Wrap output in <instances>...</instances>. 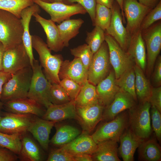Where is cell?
I'll list each match as a JSON object with an SVG mask.
<instances>
[{
	"instance_id": "54",
	"label": "cell",
	"mask_w": 161,
	"mask_h": 161,
	"mask_svg": "<svg viewBox=\"0 0 161 161\" xmlns=\"http://www.w3.org/2000/svg\"><path fill=\"white\" fill-rule=\"evenodd\" d=\"M116 1L119 5L120 9L121 11V15L123 18V22L124 23H126L125 18L124 17V13L123 9V0H116Z\"/></svg>"
},
{
	"instance_id": "53",
	"label": "cell",
	"mask_w": 161,
	"mask_h": 161,
	"mask_svg": "<svg viewBox=\"0 0 161 161\" xmlns=\"http://www.w3.org/2000/svg\"><path fill=\"white\" fill-rule=\"evenodd\" d=\"M5 49L3 44L0 42V71L2 70V61Z\"/></svg>"
},
{
	"instance_id": "28",
	"label": "cell",
	"mask_w": 161,
	"mask_h": 161,
	"mask_svg": "<svg viewBox=\"0 0 161 161\" xmlns=\"http://www.w3.org/2000/svg\"><path fill=\"white\" fill-rule=\"evenodd\" d=\"M138 148V160L161 161V147L155 139L148 138L143 140Z\"/></svg>"
},
{
	"instance_id": "5",
	"label": "cell",
	"mask_w": 161,
	"mask_h": 161,
	"mask_svg": "<svg viewBox=\"0 0 161 161\" xmlns=\"http://www.w3.org/2000/svg\"><path fill=\"white\" fill-rule=\"evenodd\" d=\"M38 61L35 60L32 68V74L27 97L47 109L52 104L49 101V93L51 86L46 78Z\"/></svg>"
},
{
	"instance_id": "46",
	"label": "cell",
	"mask_w": 161,
	"mask_h": 161,
	"mask_svg": "<svg viewBox=\"0 0 161 161\" xmlns=\"http://www.w3.org/2000/svg\"><path fill=\"white\" fill-rule=\"evenodd\" d=\"M148 101L151 106H155L161 112V87L160 86L151 88Z\"/></svg>"
},
{
	"instance_id": "3",
	"label": "cell",
	"mask_w": 161,
	"mask_h": 161,
	"mask_svg": "<svg viewBox=\"0 0 161 161\" xmlns=\"http://www.w3.org/2000/svg\"><path fill=\"white\" fill-rule=\"evenodd\" d=\"M23 28L21 18L0 10V42L5 50L22 43Z\"/></svg>"
},
{
	"instance_id": "49",
	"label": "cell",
	"mask_w": 161,
	"mask_h": 161,
	"mask_svg": "<svg viewBox=\"0 0 161 161\" xmlns=\"http://www.w3.org/2000/svg\"><path fill=\"white\" fill-rule=\"evenodd\" d=\"M11 74L6 73L2 71H0V109L3 106L1 100L2 88L4 84L10 77Z\"/></svg>"
},
{
	"instance_id": "56",
	"label": "cell",
	"mask_w": 161,
	"mask_h": 161,
	"mask_svg": "<svg viewBox=\"0 0 161 161\" xmlns=\"http://www.w3.org/2000/svg\"><path fill=\"white\" fill-rule=\"evenodd\" d=\"M53 2H60L63 3V0H52Z\"/></svg>"
},
{
	"instance_id": "32",
	"label": "cell",
	"mask_w": 161,
	"mask_h": 161,
	"mask_svg": "<svg viewBox=\"0 0 161 161\" xmlns=\"http://www.w3.org/2000/svg\"><path fill=\"white\" fill-rule=\"evenodd\" d=\"M74 102L76 106L78 107L99 103L95 86L87 80L81 86Z\"/></svg>"
},
{
	"instance_id": "38",
	"label": "cell",
	"mask_w": 161,
	"mask_h": 161,
	"mask_svg": "<svg viewBox=\"0 0 161 161\" xmlns=\"http://www.w3.org/2000/svg\"><path fill=\"white\" fill-rule=\"evenodd\" d=\"M104 31L99 27H95L91 32L87 33L86 41L94 54L100 48L105 41Z\"/></svg>"
},
{
	"instance_id": "20",
	"label": "cell",
	"mask_w": 161,
	"mask_h": 161,
	"mask_svg": "<svg viewBox=\"0 0 161 161\" xmlns=\"http://www.w3.org/2000/svg\"><path fill=\"white\" fill-rule=\"evenodd\" d=\"M116 79L114 72L112 70L97 85L99 103L104 107L111 103L120 89L116 83Z\"/></svg>"
},
{
	"instance_id": "55",
	"label": "cell",
	"mask_w": 161,
	"mask_h": 161,
	"mask_svg": "<svg viewBox=\"0 0 161 161\" xmlns=\"http://www.w3.org/2000/svg\"><path fill=\"white\" fill-rule=\"evenodd\" d=\"M43 1L48 2V3H52L53 2L52 0H40Z\"/></svg>"
},
{
	"instance_id": "30",
	"label": "cell",
	"mask_w": 161,
	"mask_h": 161,
	"mask_svg": "<svg viewBox=\"0 0 161 161\" xmlns=\"http://www.w3.org/2000/svg\"><path fill=\"white\" fill-rule=\"evenodd\" d=\"M56 132L50 140L51 143L55 145L62 146L75 139L80 131L76 128L69 125H57Z\"/></svg>"
},
{
	"instance_id": "42",
	"label": "cell",
	"mask_w": 161,
	"mask_h": 161,
	"mask_svg": "<svg viewBox=\"0 0 161 161\" xmlns=\"http://www.w3.org/2000/svg\"><path fill=\"white\" fill-rule=\"evenodd\" d=\"M59 84L65 91L71 100H75L82 86L74 80L67 78L61 80Z\"/></svg>"
},
{
	"instance_id": "19",
	"label": "cell",
	"mask_w": 161,
	"mask_h": 161,
	"mask_svg": "<svg viewBox=\"0 0 161 161\" xmlns=\"http://www.w3.org/2000/svg\"><path fill=\"white\" fill-rule=\"evenodd\" d=\"M42 118L56 123L68 119L78 120L74 100L61 105L52 104L47 108Z\"/></svg>"
},
{
	"instance_id": "8",
	"label": "cell",
	"mask_w": 161,
	"mask_h": 161,
	"mask_svg": "<svg viewBox=\"0 0 161 161\" xmlns=\"http://www.w3.org/2000/svg\"><path fill=\"white\" fill-rule=\"evenodd\" d=\"M142 32L147 51V73L150 75L161 49V23L159 22Z\"/></svg>"
},
{
	"instance_id": "9",
	"label": "cell",
	"mask_w": 161,
	"mask_h": 161,
	"mask_svg": "<svg viewBox=\"0 0 161 161\" xmlns=\"http://www.w3.org/2000/svg\"><path fill=\"white\" fill-rule=\"evenodd\" d=\"M105 41L108 47L111 65L116 79H118L126 70L134 66V62L127 52L121 48L113 38L106 33L105 34Z\"/></svg>"
},
{
	"instance_id": "22",
	"label": "cell",
	"mask_w": 161,
	"mask_h": 161,
	"mask_svg": "<svg viewBox=\"0 0 161 161\" xmlns=\"http://www.w3.org/2000/svg\"><path fill=\"white\" fill-rule=\"evenodd\" d=\"M40 7L34 3L33 4L24 9L21 12V19L23 28L22 43L29 57L31 66H33L34 59L31 35L29 31L30 22L34 14L40 12Z\"/></svg>"
},
{
	"instance_id": "40",
	"label": "cell",
	"mask_w": 161,
	"mask_h": 161,
	"mask_svg": "<svg viewBox=\"0 0 161 161\" xmlns=\"http://www.w3.org/2000/svg\"><path fill=\"white\" fill-rule=\"evenodd\" d=\"M70 51L71 54L75 58H79L88 70L93 55L89 46L87 44H84L71 49Z\"/></svg>"
},
{
	"instance_id": "44",
	"label": "cell",
	"mask_w": 161,
	"mask_h": 161,
	"mask_svg": "<svg viewBox=\"0 0 161 161\" xmlns=\"http://www.w3.org/2000/svg\"><path fill=\"white\" fill-rule=\"evenodd\" d=\"M48 161H74V156L68 153L64 148L54 149L49 153Z\"/></svg>"
},
{
	"instance_id": "57",
	"label": "cell",
	"mask_w": 161,
	"mask_h": 161,
	"mask_svg": "<svg viewBox=\"0 0 161 161\" xmlns=\"http://www.w3.org/2000/svg\"><path fill=\"white\" fill-rule=\"evenodd\" d=\"M1 117H2L1 116V115H0V120L1 119Z\"/></svg>"
},
{
	"instance_id": "10",
	"label": "cell",
	"mask_w": 161,
	"mask_h": 161,
	"mask_svg": "<svg viewBox=\"0 0 161 161\" xmlns=\"http://www.w3.org/2000/svg\"><path fill=\"white\" fill-rule=\"evenodd\" d=\"M33 1L34 3L49 14L52 21L58 23L69 19L74 15L84 14L87 13L85 9L78 3L67 5L60 2L48 3L40 0Z\"/></svg>"
},
{
	"instance_id": "11",
	"label": "cell",
	"mask_w": 161,
	"mask_h": 161,
	"mask_svg": "<svg viewBox=\"0 0 161 161\" xmlns=\"http://www.w3.org/2000/svg\"><path fill=\"white\" fill-rule=\"evenodd\" d=\"M30 66V58L22 43L5 50L2 61L3 71L12 74Z\"/></svg>"
},
{
	"instance_id": "39",
	"label": "cell",
	"mask_w": 161,
	"mask_h": 161,
	"mask_svg": "<svg viewBox=\"0 0 161 161\" xmlns=\"http://www.w3.org/2000/svg\"><path fill=\"white\" fill-rule=\"evenodd\" d=\"M49 97L50 102L54 105L62 104L72 100L60 84L56 83H52Z\"/></svg>"
},
{
	"instance_id": "29",
	"label": "cell",
	"mask_w": 161,
	"mask_h": 161,
	"mask_svg": "<svg viewBox=\"0 0 161 161\" xmlns=\"http://www.w3.org/2000/svg\"><path fill=\"white\" fill-rule=\"evenodd\" d=\"M83 23V20L80 18L69 19L63 21L57 25L64 47L68 46L69 41L79 33L80 28Z\"/></svg>"
},
{
	"instance_id": "2",
	"label": "cell",
	"mask_w": 161,
	"mask_h": 161,
	"mask_svg": "<svg viewBox=\"0 0 161 161\" xmlns=\"http://www.w3.org/2000/svg\"><path fill=\"white\" fill-rule=\"evenodd\" d=\"M32 74L31 66L11 74L10 77L3 86L1 100L6 102L27 97Z\"/></svg>"
},
{
	"instance_id": "17",
	"label": "cell",
	"mask_w": 161,
	"mask_h": 161,
	"mask_svg": "<svg viewBox=\"0 0 161 161\" xmlns=\"http://www.w3.org/2000/svg\"><path fill=\"white\" fill-rule=\"evenodd\" d=\"M58 76L60 80L69 78L82 86L88 80V70L79 58H75L71 61L66 60L62 61Z\"/></svg>"
},
{
	"instance_id": "7",
	"label": "cell",
	"mask_w": 161,
	"mask_h": 161,
	"mask_svg": "<svg viewBox=\"0 0 161 161\" xmlns=\"http://www.w3.org/2000/svg\"><path fill=\"white\" fill-rule=\"evenodd\" d=\"M110 65L108 47L104 41L93 54L88 69V81L97 85L108 75Z\"/></svg>"
},
{
	"instance_id": "26",
	"label": "cell",
	"mask_w": 161,
	"mask_h": 161,
	"mask_svg": "<svg viewBox=\"0 0 161 161\" xmlns=\"http://www.w3.org/2000/svg\"><path fill=\"white\" fill-rule=\"evenodd\" d=\"M61 146L74 156L80 154L92 155L96 149L97 144L91 135L83 132L70 142Z\"/></svg>"
},
{
	"instance_id": "4",
	"label": "cell",
	"mask_w": 161,
	"mask_h": 161,
	"mask_svg": "<svg viewBox=\"0 0 161 161\" xmlns=\"http://www.w3.org/2000/svg\"><path fill=\"white\" fill-rule=\"evenodd\" d=\"M151 105L148 101L141 103L129 109L128 126L138 137L144 140L152 133L150 110Z\"/></svg>"
},
{
	"instance_id": "36",
	"label": "cell",
	"mask_w": 161,
	"mask_h": 161,
	"mask_svg": "<svg viewBox=\"0 0 161 161\" xmlns=\"http://www.w3.org/2000/svg\"><path fill=\"white\" fill-rule=\"evenodd\" d=\"M21 134H8L0 132V146L19 154L21 148Z\"/></svg>"
},
{
	"instance_id": "47",
	"label": "cell",
	"mask_w": 161,
	"mask_h": 161,
	"mask_svg": "<svg viewBox=\"0 0 161 161\" xmlns=\"http://www.w3.org/2000/svg\"><path fill=\"white\" fill-rule=\"evenodd\" d=\"M155 65L152 80L156 87L160 86L161 84V57L159 55L156 61Z\"/></svg>"
},
{
	"instance_id": "41",
	"label": "cell",
	"mask_w": 161,
	"mask_h": 161,
	"mask_svg": "<svg viewBox=\"0 0 161 161\" xmlns=\"http://www.w3.org/2000/svg\"><path fill=\"white\" fill-rule=\"evenodd\" d=\"M161 19V1L160 0L145 16L141 24L140 30L142 31L147 29L154 22Z\"/></svg>"
},
{
	"instance_id": "51",
	"label": "cell",
	"mask_w": 161,
	"mask_h": 161,
	"mask_svg": "<svg viewBox=\"0 0 161 161\" xmlns=\"http://www.w3.org/2000/svg\"><path fill=\"white\" fill-rule=\"evenodd\" d=\"M141 4L151 9L154 8L159 3L160 0H138Z\"/></svg>"
},
{
	"instance_id": "24",
	"label": "cell",
	"mask_w": 161,
	"mask_h": 161,
	"mask_svg": "<svg viewBox=\"0 0 161 161\" xmlns=\"http://www.w3.org/2000/svg\"><path fill=\"white\" fill-rule=\"evenodd\" d=\"M127 52L136 65L144 72L146 66L147 56L145 43L140 30L131 35Z\"/></svg>"
},
{
	"instance_id": "16",
	"label": "cell",
	"mask_w": 161,
	"mask_h": 161,
	"mask_svg": "<svg viewBox=\"0 0 161 161\" xmlns=\"http://www.w3.org/2000/svg\"><path fill=\"white\" fill-rule=\"evenodd\" d=\"M76 107L78 120L84 132H90L101 120L104 107L99 103L83 107Z\"/></svg>"
},
{
	"instance_id": "25",
	"label": "cell",
	"mask_w": 161,
	"mask_h": 161,
	"mask_svg": "<svg viewBox=\"0 0 161 161\" xmlns=\"http://www.w3.org/2000/svg\"><path fill=\"white\" fill-rule=\"evenodd\" d=\"M56 123L42 118L33 119L27 131L32 134L44 150H47L51 130Z\"/></svg>"
},
{
	"instance_id": "14",
	"label": "cell",
	"mask_w": 161,
	"mask_h": 161,
	"mask_svg": "<svg viewBox=\"0 0 161 161\" xmlns=\"http://www.w3.org/2000/svg\"><path fill=\"white\" fill-rule=\"evenodd\" d=\"M33 119L31 114L6 113L0 120V132L8 134H22L27 131Z\"/></svg>"
},
{
	"instance_id": "48",
	"label": "cell",
	"mask_w": 161,
	"mask_h": 161,
	"mask_svg": "<svg viewBox=\"0 0 161 161\" xmlns=\"http://www.w3.org/2000/svg\"><path fill=\"white\" fill-rule=\"evenodd\" d=\"M14 153L8 149L0 148V161H14L17 157Z\"/></svg>"
},
{
	"instance_id": "15",
	"label": "cell",
	"mask_w": 161,
	"mask_h": 161,
	"mask_svg": "<svg viewBox=\"0 0 161 161\" xmlns=\"http://www.w3.org/2000/svg\"><path fill=\"white\" fill-rule=\"evenodd\" d=\"M136 101L130 94L120 89L111 103L104 108L101 120L107 122L113 120L121 112L134 107Z\"/></svg>"
},
{
	"instance_id": "50",
	"label": "cell",
	"mask_w": 161,
	"mask_h": 161,
	"mask_svg": "<svg viewBox=\"0 0 161 161\" xmlns=\"http://www.w3.org/2000/svg\"><path fill=\"white\" fill-rule=\"evenodd\" d=\"M74 161H92L91 155L87 154H80L74 156Z\"/></svg>"
},
{
	"instance_id": "23",
	"label": "cell",
	"mask_w": 161,
	"mask_h": 161,
	"mask_svg": "<svg viewBox=\"0 0 161 161\" xmlns=\"http://www.w3.org/2000/svg\"><path fill=\"white\" fill-rule=\"evenodd\" d=\"M5 105L10 112L15 113L31 114L42 117L46 112L42 106L28 97L7 101Z\"/></svg>"
},
{
	"instance_id": "31",
	"label": "cell",
	"mask_w": 161,
	"mask_h": 161,
	"mask_svg": "<svg viewBox=\"0 0 161 161\" xmlns=\"http://www.w3.org/2000/svg\"><path fill=\"white\" fill-rule=\"evenodd\" d=\"M135 73V86L137 98L141 103L148 101L151 91L150 84L143 71L136 65L133 66Z\"/></svg>"
},
{
	"instance_id": "35",
	"label": "cell",
	"mask_w": 161,
	"mask_h": 161,
	"mask_svg": "<svg viewBox=\"0 0 161 161\" xmlns=\"http://www.w3.org/2000/svg\"><path fill=\"white\" fill-rule=\"evenodd\" d=\"M34 4L33 0H0V10L9 12L21 18L22 11Z\"/></svg>"
},
{
	"instance_id": "34",
	"label": "cell",
	"mask_w": 161,
	"mask_h": 161,
	"mask_svg": "<svg viewBox=\"0 0 161 161\" xmlns=\"http://www.w3.org/2000/svg\"><path fill=\"white\" fill-rule=\"evenodd\" d=\"M135 82V73L133 66L126 70L116 79V83L119 88L129 93L136 100Z\"/></svg>"
},
{
	"instance_id": "52",
	"label": "cell",
	"mask_w": 161,
	"mask_h": 161,
	"mask_svg": "<svg viewBox=\"0 0 161 161\" xmlns=\"http://www.w3.org/2000/svg\"><path fill=\"white\" fill-rule=\"evenodd\" d=\"M97 4L106 7L111 9L114 3V0H95Z\"/></svg>"
},
{
	"instance_id": "45",
	"label": "cell",
	"mask_w": 161,
	"mask_h": 161,
	"mask_svg": "<svg viewBox=\"0 0 161 161\" xmlns=\"http://www.w3.org/2000/svg\"><path fill=\"white\" fill-rule=\"evenodd\" d=\"M72 3L77 2L89 14L93 24L95 17L97 3L95 0H66Z\"/></svg>"
},
{
	"instance_id": "13",
	"label": "cell",
	"mask_w": 161,
	"mask_h": 161,
	"mask_svg": "<svg viewBox=\"0 0 161 161\" xmlns=\"http://www.w3.org/2000/svg\"><path fill=\"white\" fill-rule=\"evenodd\" d=\"M111 9V19L109 26L106 30V33L113 38L121 48L127 52L131 36L123 26L120 8L116 1H114Z\"/></svg>"
},
{
	"instance_id": "12",
	"label": "cell",
	"mask_w": 161,
	"mask_h": 161,
	"mask_svg": "<svg viewBox=\"0 0 161 161\" xmlns=\"http://www.w3.org/2000/svg\"><path fill=\"white\" fill-rule=\"evenodd\" d=\"M123 9L126 18V28L131 36L140 30L143 19L152 9L137 0H123Z\"/></svg>"
},
{
	"instance_id": "18",
	"label": "cell",
	"mask_w": 161,
	"mask_h": 161,
	"mask_svg": "<svg viewBox=\"0 0 161 161\" xmlns=\"http://www.w3.org/2000/svg\"><path fill=\"white\" fill-rule=\"evenodd\" d=\"M36 21L41 26L47 37V44L51 51L57 52L64 46L61 40L57 26L51 19H47L36 13L33 15Z\"/></svg>"
},
{
	"instance_id": "37",
	"label": "cell",
	"mask_w": 161,
	"mask_h": 161,
	"mask_svg": "<svg viewBox=\"0 0 161 161\" xmlns=\"http://www.w3.org/2000/svg\"><path fill=\"white\" fill-rule=\"evenodd\" d=\"M112 15L111 9L97 4L94 26L99 27L104 31L109 27Z\"/></svg>"
},
{
	"instance_id": "21",
	"label": "cell",
	"mask_w": 161,
	"mask_h": 161,
	"mask_svg": "<svg viewBox=\"0 0 161 161\" xmlns=\"http://www.w3.org/2000/svg\"><path fill=\"white\" fill-rule=\"evenodd\" d=\"M143 140L137 136L129 126L125 129L120 136V144L118 151L124 161H133L134 155Z\"/></svg>"
},
{
	"instance_id": "27",
	"label": "cell",
	"mask_w": 161,
	"mask_h": 161,
	"mask_svg": "<svg viewBox=\"0 0 161 161\" xmlns=\"http://www.w3.org/2000/svg\"><path fill=\"white\" fill-rule=\"evenodd\" d=\"M117 141L107 140L97 144L95 151L91 155L93 161H120L118 155Z\"/></svg>"
},
{
	"instance_id": "33",
	"label": "cell",
	"mask_w": 161,
	"mask_h": 161,
	"mask_svg": "<svg viewBox=\"0 0 161 161\" xmlns=\"http://www.w3.org/2000/svg\"><path fill=\"white\" fill-rule=\"evenodd\" d=\"M21 148L20 154L24 160L30 161L42 160L40 149L36 143L30 137H24L21 140Z\"/></svg>"
},
{
	"instance_id": "6",
	"label": "cell",
	"mask_w": 161,
	"mask_h": 161,
	"mask_svg": "<svg viewBox=\"0 0 161 161\" xmlns=\"http://www.w3.org/2000/svg\"><path fill=\"white\" fill-rule=\"evenodd\" d=\"M128 126V114L124 111L113 120L102 123L91 135L97 144L107 140L119 141L120 137Z\"/></svg>"
},
{
	"instance_id": "1",
	"label": "cell",
	"mask_w": 161,
	"mask_h": 161,
	"mask_svg": "<svg viewBox=\"0 0 161 161\" xmlns=\"http://www.w3.org/2000/svg\"><path fill=\"white\" fill-rule=\"evenodd\" d=\"M32 47L38 53L40 65L44 69V75L51 83L59 84L58 73L62 62L59 55H53L47 44L40 37L31 35Z\"/></svg>"
},
{
	"instance_id": "43",
	"label": "cell",
	"mask_w": 161,
	"mask_h": 161,
	"mask_svg": "<svg viewBox=\"0 0 161 161\" xmlns=\"http://www.w3.org/2000/svg\"><path fill=\"white\" fill-rule=\"evenodd\" d=\"M150 112L153 129L156 137L160 142L161 140V112L154 106H151Z\"/></svg>"
}]
</instances>
